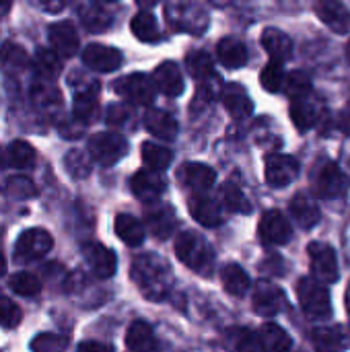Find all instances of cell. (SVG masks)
Listing matches in <instances>:
<instances>
[{"label":"cell","instance_id":"cell-19","mask_svg":"<svg viewBox=\"0 0 350 352\" xmlns=\"http://www.w3.org/2000/svg\"><path fill=\"white\" fill-rule=\"evenodd\" d=\"M153 80L157 89L167 97H179L184 93V76L175 62H163L155 68Z\"/></svg>","mask_w":350,"mask_h":352},{"label":"cell","instance_id":"cell-1","mask_svg":"<svg viewBox=\"0 0 350 352\" xmlns=\"http://www.w3.org/2000/svg\"><path fill=\"white\" fill-rule=\"evenodd\" d=\"M132 280L138 291L151 301L167 299L173 287V274L169 264L157 254H140L132 262Z\"/></svg>","mask_w":350,"mask_h":352},{"label":"cell","instance_id":"cell-13","mask_svg":"<svg viewBox=\"0 0 350 352\" xmlns=\"http://www.w3.org/2000/svg\"><path fill=\"white\" fill-rule=\"evenodd\" d=\"M83 62L95 72H113L122 66V52L109 45L91 43L83 52Z\"/></svg>","mask_w":350,"mask_h":352},{"label":"cell","instance_id":"cell-12","mask_svg":"<svg viewBox=\"0 0 350 352\" xmlns=\"http://www.w3.org/2000/svg\"><path fill=\"white\" fill-rule=\"evenodd\" d=\"M144 219H146V227L149 231L157 237V239H167L171 237V233L177 227V217L175 210L169 204H163L159 200L151 202V206H146L144 210Z\"/></svg>","mask_w":350,"mask_h":352},{"label":"cell","instance_id":"cell-53","mask_svg":"<svg viewBox=\"0 0 350 352\" xmlns=\"http://www.w3.org/2000/svg\"><path fill=\"white\" fill-rule=\"evenodd\" d=\"M342 126H344V130L350 132V101H349V107H347V111H344V116H342Z\"/></svg>","mask_w":350,"mask_h":352},{"label":"cell","instance_id":"cell-55","mask_svg":"<svg viewBox=\"0 0 350 352\" xmlns=\"http://www.w3.org/2000/svg\"><path fill=\"white\" fill-rule=\"evenodd\" d=\"M6 272V260H4V256L0 254V276Z\"/></svg>","mask_w":350,"mask_h":352},{"label":"cell","instance_id":"cell-26","mask_svg":"<svg viewBox=\"0 0 350 352\" xmlns=\"http://www.w3.org/2000/svg\"><path fill=\"white\" fill-rule=\"evenodd\" d=\"M78 16L83 21V25L91 31V33H103L111 27L113 16L109 10H105L103 6L91 2V4H83L78 8Z\"/></svg>","mask_w":350,"mask_h":352},{"label":"cell","instance_id":"cell-22","mask_svg":"<svg viewBox=\"0 0 350 352\" xmlns=\"http://www.w3.org/2000/svg\"><path fill=\"white\" fill-rule=\"evenodd\" d=\"M262 47L270 54L272 60H278V62H287L293 56L291 37L274 27H270L262 33Z\"/></svg>","mask_w":350,"mask_h":352},{"label":"cell","instance_id":"cell-37","mask_svg":"<svg viewBox=\"0 0 350 352\" xmlns=\"http://www.w3.org/2000/svg\"><path fill=\"white\" fill-rule=\"evenodd\" d=\"M35 159V151L29 142L25 140H14L10 142L8 151H6V161L10 167L14 169H27Z\"/></svg>","mask_w":350,"mask_h":352},{"label":"cell","instance_id":"cell-14","mask_svg":"<svg viewBox=\"0 0 350 352\" xmlns=\"http://www.w3.org/2000/svg\"><path fill=\"white\" fill-rule=\"evenodd\" d=\"M132 192L138 200L151 204L155 200H159L165 192V182L163 177L157 173V169H142L132 177Z\"/></svg>","mask_w":350,"mask_h":352},{"label":"cell","instance_id":"cell-23","mask_svg":"<svg viewBox=\"0 0 350 352\" xmlns=\"http://www.w3.org/2000/svg\"><path fill=\"white\" fill-rule=\"evenodd\" d=\"M223 103H225L227 113H229L233 120H245V118L252 116V109H254L252 99L248 97V93H245L239 85H231V87L225 89V93H223Z\"/></svg>","mask_w":350,"mask_h":352},{"label":"cell","instance_id":"cell-54","mask_svg":"<svg viewBox=\"0 0 350 352\" xmlns=\"http://www.w3.org/2000/svg\"><path fill=\"white\" fill-rule=\"evenodd\" d=\"M159 0H136V4L138 6H142V8H151V6H155Z\"/></svg>","mask_w":350,"mask_h":352},{"label":"cell","instance_id":"cell-57","mask_svg":"<svg viewBox=\"0 0 350 352\" xmlns=\"http://www.w3.org/2000/svg\"><path fill=\"white\" fill-rule=\"evenodd\" d=\"M347 56H349V60H350V39H349V45H347Z\"/></svg>","mask_w":350,"mask_h":352},{"label":"cell","instance_id":"cell-43","mask_svg":"<svg viewBox=\"0 0 350 352\" xmlns=\"http://www.w3.org/2000/svg\"><path fill=\"white\" fill-rule=\"evenodd\" d=\"M31 97H33V103L45 111H56L62 103V97L60 93L54 89V87H47V85H35L33 91H31Z\"/></svg>","mask_w":350,"mask_h":352},{"label":"cell","instance_id":"cell-7","mask_svg":"<svg viewBox=\"0 0 350 352\" xmlns=\"http://www.w3.org/2000/svg\"><path fill=\"white\" fill-rule=\"evenodd\" d=\"M113 89L118 95H122L126 101H130L134 105H151L155 99L157 85L146 74L134 72V74H128V76H122L120 80H116Z\"/></svg>","mask_w":350,"mask_h":352},{"label":"cell","instance_id":"cell-11","mask_svg":"<svg viewBox=\"0 0 350 352\" xmlns=\"http://www.w3.org/2000/svg\"><path fill=\"white\" fill-rule=\"evenodd\" d=\"M252 305H254V311L260 318H274V316L281 314V309L285 305V293L276 285L266 283V280H260L254 287Z\"/></svg>","mask_w":350,"mask_h":352},{"label":"cell","instance_id":"cell-44","mask_svg":"<svg viewBox=\"0 0 350 352\" xmlns=\"http://www.w3.org/2000/svg\"><path fill=\"white\" fill-rule=\"evenodd\" d=\"M91 159H93L91 155H85L80 151H70L64 157V167L72 177L83 179L91 173Z\"/></svg>","mask_w":350,"mask_h":352},{"label":"cell","instance_id":"cell-15","mask_svg":"<svg viewBox=\"0 0 350 352\" xmlns=\"http://www.w3.org/2000/svg\"><path fill=\"white\" fill-rule=\"evenodd\" d=\"M316 12L322 19V23L328 29H332L334 33H338V35L349 33V10L340 0H318L316 2Z\"/></svg>","mask_w":350,"mask_h":352},{"label":"cell","instance_id":"cell-52","mask_svg":"<svg viewBox=\"0 0 350 352\" xmlns=\"http://www.w3.org/2000/svg\"><path fill=\"white\" fill-rule=\"evenodd\" d=\"M8 10H10V0H0V19L6 16Z\"/></svg>","mask_w":350,"mask_h":352},{"label":"cell","instance_id":"cell-3","mask_svg":"<svg viewBox=\"0 0 350 352\" xmlns=\"http://www.w3.org/2000/svg\"><path fill=\"white\" fill-rule=\"evenodd\" d=\"M297 299L305 316L311 320H326L332 316V301L328 289L316 276H305L297 283Z\"/></svg>","mask_w":350,"mask_h":352},{"label":"cell","instance_id":"cell-38","mask_svg":"<svg viewBox=\"0 0 350 352\" xmlns=\"http://www.w3.org/2000/svg\"><path fill=\"white\" fill-rule=\"evenodd\" d=\"M0 62L6 70L19 72L23 68H27L29 58H27V52L19 43H4L0 47Z\"/></svg>","mask_w":350,"mask_h":352},{"label":"cell","instance_id":"cell-20","mask_svg":"<svg viewBox=\"0 0 350 352\" xmlns=\"http://www.w3.org/2000/svg\"><path fill=\"white\" fill-rule=\"evenodd\" d=\"M179 179L194 192H206L217 182V171L204 163H186L179 169Z\"/></svg>","mask_w":350,"mask_h":352},{"label":"cell","instance_id":"cell-9","mask_svg":"<svg viewBox=\"0 0 350 352\" xmlns=\"http://www.w3.org/2000/svg\"><path fill=\"white\" fill-rule=\"evenodd\" d=\"M264 175L266 182L272 188H285L289 184H293L299 175V161L291 155H283V153H272L266 159L264 165Z\"/></svg>","mask_w":350,"mask_h":352},{"label":"cell","instance_id":"cell-29","mask_svg":"<svg viewBox=\"0 0 350 352\" xmlns=\"http://www.w3.org/2000/svg\"><path fill=\"white\" fill-rule=\"evenodd\" d=\"M116 233H118V237H120L126 245H130V248L142 245L144 235H146L144 225H142L138 219H134L132 214H118V217H116Z\"/></svg>","mask_w":350,"mask_h":352},{"label":"cell","instance_id":"cell-47","mask_svg":"<svg viewBox=\"0 0 350 352\" xmlns=\"http://www.w3.org/2000/svg\"><path fill=\"white\" fill-rule=\"evenodd\" d=\"M68 346V340L58 334H39L31 342V351L37 352H58Z\"/></svg>","mask_w":350,"mask_h":352},{"label":"cell","instance_id":"cell-36","mask_svg":"<svg viewBox=\"0 0 350 352\" xmlns=\"http://www.w3.org/2000/svg\"><path fill=\"white\" fill-rule=\"evenodd\" d=\"M140 153H142L144 165L151 167V169H157V171L165 169L173 159V153L167 146H161V144H155V142H144Z\"/></svg>","mask_w":350,"mask_h":352},{"label":"cell","instance_id":"cell-24","mask_svg":"<svg viewBox=\"0 0 350 352\" xmlns=\"http://www.w3.org/2000/svg\"><path fill=\"white\" fill-rule=\"evenodd\" d=\"M144 126L153 136H157L161 140H175V136H177L175 118L163 109H151L144 118Z\"/></svg>","mask_w":350,"mask_h":352},{"label":"cell","instance_id":"cell-30","mask_svg":"<svg viewBox=\"0 0 350 352\" xmlns=\"http://www.w3.org/2000/svg\"><path fill=\"white\" fill-rule=\"evenodd\" d=\"M221 283L233 297H243L250 291V276L239 264H227L221 270Z\"/></svg>","mask_w":350,"mask_h":352},{"label":"cell","instance_id":"cell-4","mask_svg":"<svg viewBox=\"0 0 350 352\" xmlns=\"http://www.w3.org/2000/svg\"><path fill=\"white\" fill-rule=\"evenodd\" d=\"M128 153V140L116 132H99L89 138V155L95 163L109 167L116 165Z\"/></svg>","mask_w":350,"mask_h":352},{"label":"cell","instance_id":"cell-49","mask_svg":"<svg viewBox=\"0 0 350 352\" xmlns=\"http://www.w3.org/2000/svg\"><path fill=\"white\" fill-rule=\"evenodd\" d=\"M8 194H12L17 198H27V196H33L35 190H33V184L27 177H14V179L8 182Z\"/></svg>","mask_w":350,"mask_h":352},{"label":"cell","instance_id":"cell-58","mask_svg":"<svg viewBox=\"0 0 350 352\" xmlns=\"http://www.w3.org/2000/svg\"><path fill=\"white\" fill-rule=\"evenodd\" d=\"M99 2H118V0H99Z\"/></svg>","mask_w":350,"mask_h":352},{"label":"cell","instance_id":"cell-42","mask_svg":"<svg viewBox=\"0 0 350 352\" xmlns=\"http://www.w3.org/2000/svg\"><path fill=\"white\" fill-rule=\"evenodd\" d=\"M285 93L291 97V99H303V97H309L311 95V78L301 72V70H295L287 76L285 80Z\"/></svg>","mask_w":350,"mask_h":352},{"label":"cell","instance_id":"cell-45","mask_svg":"<svg viewBox=\"0 0 350 352\" xmlns=\"http://www.w3.org/2000/svg\"><path fill=\"white\" fill-rule=\"evenodd\" d=\"M10 289L21 297H35L41 291V283L29 272H17L10 276Z\"/></svg>","mask_w":350,"mask_h":352},{"label":"cell","instance_id":"cell-25","mask_svg":"<svg viewBox=\"0 0 350 352\" xmlns=\"http://www.w3.org/2000/svg\"><path fill=\"white\" fill-rule=\"evenodd\" d=\"M217 56H219V62L225 68H231V70H237V68L245 66V62H248L245 45L239 39H233V37H225V39L219 41Z\"/></svg>","mask_w":350,"mask_h":352},{"label":"cell","instance_id":"cell-34","mask_svg":"<svg viewBox=\"0 0 350 352\" xmlns=\"http://www.w3.org/2000/svg\"><path fill=\"white\" fill-rule=\"evenodd\" d=\"M314 344L322 351H338L349 346V336L342 328H320L314 332Z\"/></svg>","mask_w":350,"mask_h":352},{"label":"cell","instance_id":"cell-48","mask_svg":"<svg viewBox=\"0 0 350 352\" xmlns=\"http://www.w3.org/2000/svg\"><path fill=\"white\" fill-rule=\"evenodd\" d=\"M130 120V109L122 103H113L107 109V124L109 126H126V122Z\"/></svg>","mask_w":350,"mask_h":352},{"label":"cell","instance_id":"cell-6","mask_svg":"<svg viewBox=\"0 0 350 352\" xmlns=\"http://www.w3.org/2000/svg\"><path fill=\"white\" fill-rule=\"evenodd\" d=\"M54 248V239L45 229H29L21 233L14 245V260L25 264L43 258Z\"/></svg>","mask_w":350,"mask_h":352},{"label":"cell","instance_id":"cell-46","mask_svg":"<svg viewBox=\"0 0 350 352\" xmlns=\"http://www.w3.org/2000/svg\"><path fill=\"white\" fill-rule=\"evenodd\" d=\"M21 307L6 297H0V328H17L21 324Z\"/></svg>","mask_w":350,"mask_h":352},{"label":"cell","instance_id":"cell-18","mask_svg":"<svg viewBox=\"0 0 350 352\" xmlns=\"http://www.w3.org/2000/svg\"><path fill=\"white\" fill-rule=\"evenodd\" d=\"M188 208H190V214L204 227H219L225 221L221 204L217 200H212V198H206V196H200V194L192 196L188 200Z\"/></svg>","mask_w":350,"mask_h":352},{"label":"cell","instance_id":"cell-35","mask_svg":"<svg viewBox=\"0 0 350 352\" xmlns=\"http://www.w3.org/2000/svg\"><path fill=\"white\" fill-rule=\"evenodd\" d=\"M60 54L56 50H37L35 54V70L43 80H54L60 70H62V62H60Z\"/></svg>","mask_w":350,"mask_h":352},{"label":"cell","instance_id":"cell-32","mask_svg":"<svg viewBox=\"0 0 350 352\" xmlns=\"http://www.w3.org/2000/svg\"><path fill=\"white\" fill-rule=\"evenodd\" d=\"M258 338H260V344L262 349L274 352L289 351L293 346V340L291 336L276 324H264L258 332Z\"/></svg>","mask_w":350,"mask_h":352},{"label":"cell","instance_id":"cell-8","mask_svg":"<svg viewBox=\"0 0 350 352\" xmlns=\"http://www.w3.org/2000/svg\"><path fill=\"white\" fill-rule=\"evenodd\" d=\"M307 254H309L311 272H314V276L318 280H322L324 285H332V283L338 280V276H340V272H338V260H336L334 250L328 243L314 241V243H309Z\"/></svg>","mask_w":350,"mask_h":352},{"label":"cell","instance_id":"cell-21","mask_svg":"<svg viewBox=\"0 0 350 352\" xmlns=\"http://www.w3.org/2000/svg\"><path fill=\"white\" fill-rule=\"evenodd\" d=\"M291 214L299 223V227H303V229L316 227L320 223V219H322L320 204L314 198L305 196V194H299V196H295L291 200Z\"/></svg>","mask_w":350,"mask_h":352},{"label":"cell","instance_id":"cell-41","mask_svg":"<svg viewBox=\"0 0 350 352\" xmlns=\"http://www.w3.org/2000/svg\"><path fill=\"white\" fill-rule=\"evenodd\" d=\"M223 200H225V206L237 214H250L252 212V202L248 200L243 190L231 182L225 184V188H223Z\"/></svg>","mask_w":350,"mask_h":352},{"label":"cell","instance_id":"cell-10","mask_svg":"<svg viewBox=\"0 0 350 352\" xmlns=\"http://www.w3.org/2000/svg\"><path fill=\"white\" fill-rule=\"evenodd\" d=\"M258 233L264 245H283L291 239L293 227L281 210H268L260 219Z\"/></svg>","mask_w":350,"mask_h":352},{"label":"cell","instance_id":"cell-40","mask_svg":"<svg viewBox=\"0 0 350 352\" xmlns=\"http://www.w3.org/2000/svg\"><path fill=\"white\" fill-rule=\"evenodd\" d=\"M285 80H287V74H285L283 62H278V60H270V64H266L264 70H262V74H260V82H262V87L268 93L283 91Z\"/></svg>","mask_w":350,"mask_h":352},{"label":"cell","instance_id":"cell-31","mask_svg":"<svg viewBox=\"0 0 350 352\" xmlns=\"http://www.w3.org/2000/svg\"><path fill=\"white\" fill-rule=\"evenodd\" d=\"M126 349L128 351H155L157 340L153 328L146 322H134L126 332Z\"/></svg>","mask_w":350,"mask_h":352},{"label":"cell","instance_id":"cell-5","mask_svg":"<svg viewBox=\"0 0 350 352\" xmlns=\"http://www.w3.org/2000/svg\"><path fill=\"white\" fill-rule=\"evenodd\" d=\"M314 190L320 198H340L349 190V177L336 163L324 161L314 173Z\"/></svg>","mask_w":350,"mask_h":352},{"label":"cell","instance_id":"cell-2","mask_svg":"<svg viewBox=\"0 0 350 352\" xmlns=\"http://www.w3.org/2000/svg\"><path fill=\"white\" fill-rule=\"evenodd\" d=\"M175 254L190 270L208 276L215 268V252L210 243L194 231H184L175 239Z\"/></svg>","mask_w":350,"mask_h":352},{"label":"cell","instance_id":"cell-56","mask_svg":"<svg viewBox=\"0 0 350 352\" xmlns=\"http://www.w3.org/2000/svg\"><path fill=\"white\" fill-rule=\"evenodd\" d=\"M344 301H347V314H349V318H350V287H349V291H347V297H344Z\"/></svg>","mask_w":350,"mask_h":352},{"label":"cell","instance_id":"cell-27","mask_svg":"<svg viewBox=\"0 0 350 352\" xmlns=\"http://www.w3.org/2000/svg\"><path fill=\"white\" fill-rule=\"evenodd\" d=\"M318 118H320V109H318V105H316L309 97L293 99V105H291V120H293V124H295L297 130H301V132L311 130V128L318 124Z\"/></svg>","mask_w":350,"mask_h":352},{"label":"cell","instance_id":"cell-50","mask_svg":"<svg viewBox=\"0 0 350 352\" xmlns=\"http://www.w3.org/2000/svg\"><path fill=\"white\" fill-rule=\"evenodd\" d=\"M41 2V8L43 10H47V12H60L62 8H64V4H66V0H39Z\"/></svg>","mask_w":350,"mask_h":352},{"label":"cell","instance_id":"cell-16","mask_svg":"<svg viewBox=\"0 0 350 352\" xmlns=\"http://www.w3.org/2000/svg\"><path fill=\"white\" fill-rule=\"evenodd\" d=\"M85 258L97 278H111L116 274L118 260L109 248H105L101 243H89V245H85Z\"/></svg>","mask_w":350,"mask_h":352},{"label":"cell","instance_id":"cell-51","mask_svg":"<svg viewBox=\"0 0 350 352\" xmlns=\"http://www.w3.org/2000/svg\"><path fill=\"white\" fill-rule=\"evenodd\" d=\"M80 351H113V346L109 344H103V342H83L78 344Z\"/></svg>","mask_w":350,"mask_h":352},{"label":"cell","instance_id":"cell-33","mask_svg":"<svg viewBox=\"0 0 350 352\" xmlns=\"http://www.w3.org/2000/svg\"><path fill=\"white\" fill-rule=\"evenodd\" d=\"M130 29L132 33L144 41V43H153L159 39L161 31H159V25H157V19L149 12V10H140L138 14H134L132 23H130Z\"/></svg>","mask_w":350,"mask_h":352},{"label":"cell","instance_id":"cell-39","mask_svg":"<svg viewBox=\"0 0 350 352\" xmlns=\"http://www.w3.org/2000/svg\"><path fill=\"white\" fill-rule=\"evenodd\" d=\"M188 72L196 78V80H200V82H204V80H208L212 74H215V64H212V58L206 54V52H192L190 56H188Z\"/></svg>","mask_w":350,"mask_h":352},{"label":"cell","instance_id":"cell-17","mask_svg":"<svg viewBox=\"0 0 350 352\" xmlns=\"http://www.w3.org/2000/svg\"><path fill=\"white\" fill-rule=\"evenodd\" d=\"M52 47L62 56V58H72L78 50V33L70 21H60L54 23L47 31Z\"/></svg>","mask_w":350,"mask_h":352},{"label":"cell","instance_id":"cell-28","mask_svg":"<svg viewBox=\"0 0 350 352\" xmlns=\"http://www.w3.org/2000/svg\"><path fill=\"white\" fill-rule=\"evenodd\" d=\"M97 97H99V85L97 82L76 91V95H74V118L80 120L83 124H89L97 113Z\"/></svg>","mask_w":350,"mask_h":352}]
</instances>
